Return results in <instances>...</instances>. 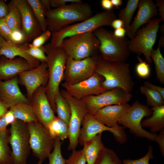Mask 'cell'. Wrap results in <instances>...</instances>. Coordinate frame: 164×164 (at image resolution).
<instances>
[{"label": "cell", "instance_id": "cell-1", "mask_svg": "<svg viewBox=\"0 0 164 164\" xmlns=\"http://www.w3.org/2000/svg\"><path fill=\"white\" fill-rule=\"evenodd\" d=\"M47 56L49 72L47 84L45 87L46 94L54 113L56 109L54 98L60 91V85L63 80L67 56L61 46H53L48 43L43 46Z\"/></svg>", "mask_w": 164, "mask_h": 164}, {"label": "cell", "instance_id": "cell-2", "mask_svg": "<svg viewBox=\"0 0 164 164\" xmlns=\"http://www.w3.org/2000/svg\"><path fill=\"white\" fill-rule=\"evenodd\" d=\"M45 16L47 30L52 33L74 22L90 18L93 16V11L87 3L73 2L46 11Z\"/></svg>", "mask_w": 164, "mask_h": 164}, {"label": "cell", "instance_id": "cell-3", "mask_svg": "<svg viewBox=\"0 0 164 164\" xmlns=\"http://www.w3.org/2000/svg\"><path fill=\"white\" fill-rule=\"evenodd\" d=\"M95 72L104 78L102 84L107 91L119 87L127 92H132L134 83L129 64L98 58Z\"/></svg>", "mask_w": 164, "mask_h": 164}, {"label": "cell", "instance_id": "cell-4", "mask_svg": "<svg viewBox=\"0 0 164 164\" xmlns=\"http://www.w3.org/2000/svg\"><path fill=\"white\" fill-rule=\"evenodd\" d=\"M117 18L113 9L98 12L86 20L68 26L52 33L50 43L53 46H61L64 39L75 35L93 32L103 26H111L112 22Z\"/></svg>", "mask_w": 164, "mask_h": 164}, {"label": "cell", "instance_id": "cell-5", "mask_svg": "<svg viewBox=\"0 0 164 164\" xmlns=\"http://www.w3.org/2000/svg\"><path fill=\"white\" fill-rule=\"evenodd\" d=\"M93 33L100 43L99 51L101 59L109 61L125 62L129 55V40L125 37L118 38L113 32L101 27Z\"/></svg>", "mask_w": 164, "mask_h": 164}, {"label": "cell", "instance_id": "cell-6", "mask_svg": "<svg viewBox=\"0 0 164 164\" xmlns=\"http://www.w3.org/2000/svg\"><path fill=\"white\" fill-rule=\"evenodd\" d=\"M61 46L67 56L79 60L93 56L99 50L100 43L93 32H90L66 38Z\"/></svg>", "mask_w": 164, "mask_h": 164}, {"label": "cell", "instance_id": "cell-7", "mask_svg": "<svg viewBox=\"0 0 164 164\" xmlns=\"http://www.w3.org/2000/svg\"><path fill=\"white\" fill-rule=\"evenodd\" d=\"M9 142L13 164H26L31 149L27 123L16 119L11 124Z\"/></svg>", "mask_w": 164, "mask_h": 164}, {"label": "cell", "instance_id": "cell-8", "mask_svg": "<svg viewBox=\"0 0 164 164\" xmlns=\"http://www.w3.org/2000/svg\"><path fill=\"white\" fill-rule=\"evenodd\" d=\"M161 21L160 18L151 19L146 25L138 30L135 36L129 40L130 52L143 54L149 63L152 61L150 54L156 41Z\"/></svg>", "mask_w": 164, "mask_h": 164}, {"label": "cell", "instance_id": "cell-9", "mask_svg": "<svg viewBox=\"0 0 164 164\" xmlns=\"http://www.w3.org/2000/svg\"><path fill=\"white\" fill-rule=\"evenodd\" d=\"M152 112L148 106L136 100L118 120V123L128 128L130 132L137 137L155 141L156 134L145 130L141 125L143 118L149 117Z\"/></svg>", "mask_w": 164, "mask_h": 164}, {"label": "cell", "instance_id": "cell-10", "mask_svg": "<svg viewBox=\"0 0 164 164\" xmlns=\"http://www.w3.org/2000/svg\"><path fill=\"white\" fill-rule=\"evenodd\" d=\"M27 124L31 149L34 156L43 161L53 149L54 140L48 129L39 121Z\"/></svg>", "mask_w": 164, "mask_h": 164}, {"label": "cell", "instance_id": "cell-11", "mask_svg": "<svg viewBox=\"0 0 164 164\" xmlns=\"http://www.w3.org/2000/svg\"><path fill=\"white\" fill-rule=\"evenodd\" d=\"M132 97L131 93L116 87L97 95L86 97L80 100L85 106L87 113L93 115L105 106L127 103Z\"/></svg>", "mask_w": 164, "mask_h": 164}, {"label": "cell", "instance_id": "cell-12", "mask_svg": "<svg viewBox=\"0 0 164 164\" xmlns=\"http://www.w3.org/2000/svg\"><path fill=\"white\" fill-rule=\"evenodd\" d=\"M98 58L92 56L77 60L67 56L64 71V83L74 84L91 77L95 73Z\"/></svg>", "mask_w": 164, "mask_h": 164}, {"label": "cell", "instance_id": "cell-13", "mask_svg": "<svg viewBox=\"0 0 164 164\" xmlns=\"http://www.w3.org/2000/svg\"><path fill=\"white\" fill-rule=\"evenodd\" d=\"M60 91L70 108L68 137L69 143L67 149L72 151L75 149L78 145L80 127L84 117L87 112L85 106L80 100L73 97L65 90H62Z\"/></svg>", "mask_w": 164, "mask_h": 164}, {"label": "cell", "instance_id": "cell-14", "mask_svg": "<svg viewBox=\"0 0 164 164\" xmlns=\"http://www.w3.org/2000/svg\"><path fill=\"white\" fill-rule=\"evenodd\" d=\"M82 125L78 138V143L81 145L83 146L84 142L90 141L98 134L106 131L112 133L116 140L120 143H123L126 141V134L104 125L93 115L88 113L84 117Z\"/></svg>", "mask_w": 164, "mask_h": 164}, {"label": "cell", "instance_id": "cell-15", "mask_svg": "<svg viewBox=\"0 0 164 164\" xmlns=\"http://www.w3.org/2000/svg\"><path fill=\"white\" fill-rule=\"evenodd\" d=\"M49 76L47 65L45 62H41L37 67L22 71L18 74L19 83L25 87L27 97L29 100L38 88L46 86Z\"/></svg>", "mask_w": 164, "mask_h": 164}, {"label": "cell", "instance_id": "cell-16", "mask_svg": "<svg viewBox=\"0 0 164 164\" xmlns=\"http://www.w3.org/2000/svg\"><path fill=\"white\" fill-rule=\"evenodd\" d=\"M104 78L95 72L90 78L78 83L70 85L64 82L61 86L69 94L79 100L86 97L96 95L107 91L102 86Z\"/></svg>", "mask_w": 164, "mask_h": 164}, {"label": "cell", "instance_id": "cell-17", "mask_svg": "<svg viewBox=\"0 0 164 164\" xmlns=\"http://www.w3.org/2000/svg\"><path fill=\"white\" fill-rule=\"evenodd\" d=\"M13 1L21 13L25 43H29L42 34L41 29L27 0Z\"/></svg>", "mask_w": 164, "mask_h": 164}, {"label": "cell", "instance_id": "cell-18", "mask_svg": "<svg viewBox=\"0 0 164 164\" xmlns=\"http://www.w3.org/2000/svg\"><path fill=\"white\" fill-rule=\"evenodd\" d=\"M29 101L39 121L47 129L56 116L47 96L45 87L41 86L38 88Z\"/></svg>", "mask_w": 164, "mask_h": 164}, {"label": "cell", "instance_id": "cell-19", "mask_svg": "<svg viewBox=\"0 0 164 164\" xmlns=\"http://www.w3.org/2000/svg\"><path fill=\"white\" fill-rule=\"evenodd\" d=\"M130 106L128 103L108 105L99 109L93 115L104 125L126 134L123 127L118 125V120Z\"/></svg>", "mask_w": 164, "mask_h": 164}, {"label": "cell", "instance_id": "cell-20", "mask_svg": "<svg viewBox=\"0 0 164 164\" xmlns=\"http://www.w3.org/2000/svg\"><path fill=\"white\" fill-rule=\"evenodd\" d=\"M157 7L152 0H139L137 14L126 31L129 38L131 39L135 36L141 26L158 15Z\"/></svg>", "mask_w": 164, "mask_h": 164}, {"label": "cell", "instance_id": "cell-21", "mask_svg": "<svg viewBox=\"0 0 164 164\" xmlns=\"http://www.w3.org/2000/svg\"><path fill=\"white\" fill-rule=\"evenodd\" d=\"M17 76L10 80H0V100L9 108L17 104L30 101L21 92Z\"/></svg>", "mask_w": 164, "mask_h": 164}, {"label": "cell", "instance_id": "cell-22", "mask_svg": "<svg viewBox=\"0 0 164 164\" xmlns=\"http://www.w3.org/2000/svg\"><path fill=\"white\" fill-rule=\"evenodd\" d=\"M2 56L0 58V80H10L21 72L34 68L21 57L10 59Z\"/></svg>", "mask_w": 164, "mask_h": 164}, {"label": "cell", "instance_id": "cell-23", "mask_svg": "<svg viewBox=\"0 0 164 164\" xmlns=\"http://www.w3.org/2000/svg\"><path fill=\"white\" fill-rule=\"evenodd\" d=\"M25 43L17 45L7 41L0 49V55L10 59L19 56L26 60L33 68L38 67L40 63L39 60L34 58L24 50Z\"/></svg>", "mask_w": 164, "mask_h": 164}, {"label": "cell", "instance_id": "cell-24", "mask_svg": "<svg viewBox=\"0 0 164 164\" xmlns=\"http://www.w3.org/2000/svg\"><path fill=\"white\" fill-rule=\"evenodd\" d=\"M150 117L142 120L141 125L143 128H149L152 133L158 132L164 129V105L152 107Z\"/></svg>", "mask_w": 164, "mask_h": 164}, {"label": "cell", "instance_id": "cell-25", "mask_svg": "<svg viewBox=\"0 0 164 164\" xmlns=\"http://www.w3.org/2000/svg\"><path fill=\"white\" fill-rule=\"evenodd\" d=\"M87 164H94L99 154L105 147L102 140V133L96 135L83 144Z\"/></svg>", "mask_w": 164, "mask_h": 164}, {"label": "cell", "instance_id": "cell-26", "mask_svg": "<svg viewBox=\"0 0 164 164\" xmlns=\"http://www.w3.org/2000/svg\"><path fill=\"white\" fill-rule=\"evenodd\" d=\"M9 109L12 111L16 119L27 123L39 121L29 104L20 103L13 106Z\"/></svg>", "mask_w": 164, "mask_h": 164}, {"label": "cell", "instance_id": "cell-27", "mask_svg": "<svg viewBox=\"0 0 164 164\" xmlns=\"http://www.w3.org/2000/svg\"><path fill=\"white\" fill-rule=\"evenodd\" d=\"M47 129L54 140L58 138L63 141L68 137L69 125L57 116L49 125Z\"/></svg>", "mask_w": 164, "mask_h": 164}, {"label": "cell", "instance_id": "cell-28", "mask_svg": "<svg viewBox=\"0 0 164 164\" xmlns=\"http://www.w3.org/2000/svg\"><path fill=\"white\" fill-rule=\"evenodd\" d=\"M54 103L57 117L69 125L71 115L70 106L60 91L55 96Z\"/></svg>", "mask_w": 164, "mask_h": 164}, {"label": "cell", "instance_id": "cell-29", "mask_svg": "<svg viewBox=\"0 0 164 164\" xmlns=\"http://www.w3.org/2000/svg\"><path fill=\"white\" fill-rule=\"evenodd\" d=\"M8 5L9 11L5 19L6 22L12 31H22L21 16L19 9L14 4L13 0Z\"/></svg>", "mask_w": 164, "mask_h": 164}, {"label": "cell", "instance_id": "cell-30", "mask_svg": "<svg viewBox=\"0 0 164 164\" xmlns=\"http://www.w3.org/2000/svg\"><path fill=\"white\" fill-rule=\"evenodd\" d=\"M139 0H128L125 7L121 9L117 16L118 19L121 20L123 27L127 31L131 24L133 15L138 8Z\"/></svg>", "mask_w": 164, "mask_h": 164}, {"label": "cell", "instance_id": "cell-31", "mask_svg": "<svg viewBox=\"0 0 164 164\" xmlns=\"http://www.w3.org/2000/svg\"><path fill=\"white\" fill-rule=\"evenodd\" d=\"M7 129L0 131V163L13 164L12 152L8 146L9 138Z\"/></svg>", "mask_w": 164, "mask_h": 164}, {"label": "cell", "instance_id": "cell-32", "mask_svg": "<svg viewBox=\"0 0 164 164\" xmlns=\"http://www.w3.org/2000/svg\"><path fill=\"white\" fill-rule=\"evenodd\" d=\"M41 29L42 33L47 30L45 16L47 11L42 5L40 0H27Z\"/></svg>", "mask_w": 164, "mask_h": 164}, {"label": "cell", "instance_id": "cell-33", "mask_svg": "<svg viewBox=\"0 0 164 164\" xmlns=\"http://www.w3.org/2000/svg\"><path fill=\"white\" fill-rule=\"evenodd\" d=\"M151 58L154 62L156 77L162 84L164 83V58L160 50V47L153 49L150 54Z\"/></svg>", "mask_w": 164, "mask_h": 164}, {"label": "cell", "instance_id": "cell-34", "mask_svg": "<svg viewBox=\"0 0 164 164\" xmlns=\"http://www.w3.org/2000/svg\"><path fill=\"white\" fill-rule=\"evenodd\" d=\"M139 90L146 97L149 106L154 107L164 105V99L157 92L144 85L141 86Z\"/></svg>", "mask_w": 164, "mask_h": 164}, {"label": "cell", "instance_id": "cell-35", "mask_svg": "<svg viewBox=\"0 0 164 164\" xmlns=\"http://www.w3.org/2000/svg\"><path fill=\"white\" fill-rule=\"evenodd\" d=\"M94 164H122V162L115 152L105 147Z\"/></svg>", "mask_w": 164, "mask_h": 164}, {"label": "cell", "instance_id": "cell-36", "mask_svg": "<svg viewBox=\"0 0 164 164\" xmlns=\"http://www.w3.org/2000/svg\"><path fill=\"white\" fill-rule=\"evenodd\" d=\"M63 142L58 138L54 140V146L53 152L48 156L49 164H65L66 159L63 157L61 151Z\"/></svg>", "mask_w": 164, "mask_h": 164}, {"label": "cell", "instance_id": "cell-37", "mask_svg": "<svg viewBox=\"0 0 164 164\" xmlns=\"http://www.w3.org/2000/svg\"><path fill=\"white\" fill-rule=\"evenodd\" d=\"M29 43H25L24 50L25 51L34 58L40 62H46L47 56L45 53L43 46L39 47H30Z\"/></svg>", "mask_w": 164, "mask_h": 164}, {"label": "cell", "instance_id": "cell-38", "mask_svg": "<svg viewBox=\"0 0 164 164\" xmlns=\"http://www.w3.org/2000/svg\"><path fill=\"white\" fill-rule=\"evenodd\" d=\"M84 149L78 150H72L71 154L67 159H66L65 164H86Z\"/></svg>", "mask_w": 164, "mask_h": 164}, {"label": "cell", "instance_id": "cell-39", "mask_svg": "<svg viewBox=\"0 0 164 164\" xmlns=\"http://www.w3.org/2000/svg\"><path fill=\"white\" fill-rule=\"evenodd\" d=\"M138 59L139 62L136 65L135 67V71L139 77L142 78L149 77L150 73L149 64L146 62L143 61L138 56Z\"/></svg>", "mask_w": 164, "mask_h": 164}, {"label": "cell", "instance_id": "cell-40", "mask_svg": "<svg viewBox=\"0 0 164 164\" xmlns=\"http://www.w3.org/2000/svg\"><path fill=\"white\" fill-rule=\"evenodd\" d=\"M149 151L147 154L142 157L135 160L129 159L123 160L122 164H149L150 159L153 158V149L151 145L148 147Z\"/></svg>", "mask_w": 164, "mask_h": 164}, {"label": "cell", "instance_id": "cell-41", "mask_svg": "<svg viewBox=\"0 0 164 164\" xmlns=\"http://www.w3.org/2000/svg\"><path fill=\"white\" fill-rule=\"evenodd\" d=\"M12 31L9 26L5 19H0V35L6 41L12 43Z\"/></svg>", "mask_w": 164, "mask_h": 164}, {"label": "cell", "instance_id": "cell-42", "mask_svg": "<svg viewBox=\"0 0 164 164\" xmlns=\"http://www.w3.org/2000/svg\"><path fill=\"white\" fill-rule=\"evenodd\" d=\"M52 33L48 30L34 39L31 43L29 44L30 47H39L43 46L44 43L47 41L50 37Z\"/></svg>", "mask_w": 164, "mask_h": 164}, {"label": "cell", "instance_id": "cell-43", "mask_svg": "<svg viewBox=\"0 0 164 164\" xmlns=\"http://www.w3.org/2000/svg\"><path fill=\"white\" fill-rule=\"evenodd\" d=\"M12 43L17 45H21L25 43L24 36L21 31H12Z\"/></svg>", "mask_w": 164, "mask_h": 164}, {"label": "cell", "instance_id": "cell-44", "mask_svg": "<svg viewBox=\"0 0 164 164\" xmlns=\"http://www.w3.org/2000/svg\"><path fill=\"white\" fill-rule=\"evenodd\" d=\"M82 2L80 0H50L51 6L56 8L63 6L67 3L79 2Z\"/></svg>", "mask_w": 164, "mask_h": 164}, {"label": "cell", "instance_id": "cell-45", "mask_svg": "<svg viewBox=\"0 0 164 164\" xmlns=\"http://www.w3.org/2000/svg\"><path fill=\"white\" fill-rule=\"evenodd\" d=\"M155 141L158 144L160 151L162 155L164 156V130H161L160 133L158 135H155Z\"/></svg>", "mask_w": 164, "mask_h": 164}, {"label": "cell", "instance_id": "cell-46", "mask_svg": "<svg viewBox=\"0 0 164 164\" xmlns=\"http://www.w3.org/2000/svg\"><path fill=\"white\" fill-rule=\"evenodd\" d=\"M9 11V7L3 0H0V19H5Z\"/></svg>", "mask_w": 164, "mask_h": 164}, {"label": "cell", "instance_id": "cell-47", "mask_svg": "<svg viewBox=\"0 0 164 164\" xmlns=\"http://www.w3.org/2000/svg\"><path fill=\"white\" fill-rule=\"evenodd\" d=\"M144 86L158 93L164 99V88L154 85L148 81L144 83Z\"/></svg>", "mask_w": 164, "mask_h": 164}, {"label": "cell", "instance_id": "cell-48", "mask_svg": "<svg viewBox=\"0 0 164 164\" xmlns=\"http://www.w3.org/2000/svg\"><path fill=\"white\" fill-rule=\"evenodd\" d=\"M156 6L158 7V15L160 17L161 21L164 22V1L163 0H157L156 2Z\"/></svg>", "mask_w": 164, "mask_h": 164}, {"label": "cell", "instance_id": "cell-49", "mask_svg": "<svg viewBox=\"0 0 164 164\" xmlns=\"http://www.w3.org/2000/svg\"><path fill=\"white\" fill-rule=\"evenodd\" d=\"M101 3L102 9L105 11L110 10L113 9L114 6L111 0H102Z\"/></svg>", "mask_w": 164, "mask_h": 164}, {"label": "cell", "instance_id": "cell-50", "mask_svg": "<svg viewBox=\"0 0 164 164\" xmlns=\"http://www.w3.org/2000/svg\"><path fill=\"white\" fill-rule=\"evenodd\" d=\"M4 116L9 125L12 124L16 119L12 111L9 110H8Z\"/></svg>", "mask_w": 164, "mask_h": 164}, {"label": "cell", "instance_id": "cell-51", "mask_svg": "<svg viewBox=\"0 0 164 164\" xmlns=\"http://www.w3.org/2000/svg\"><path fill=\"white\" fill-rule=\"evenodd\" d=\"M126 33V29L123 27H121L114 29L113 34L116 37L121 38L125 37Z\"/></svg>", "mask_w": 164, "mask_h": 164}, {"label": "cell", "instance_id": "cell-52", "mask_svg": "<svg viewBox=\"0 0 164 164\" xmlns=\"http://www.w3.org/2000/svg\"><path fill=\"white\" fill-rule=\"evenodd\" d=\"M123 24L122 21L121 20L116 19L114 20L111 22V26L114 29L123 27Z\"/></svg>", "mask_w": 164, "mask_h": 164}, {"label": "cell", "instance_id": "cell-53", "mask_svg": "<svg viewBox=\"0 0 164 164\" xmlns=\"http://www.w3.org/2000/svg\"><path fill=\"white\" fill-rule=\"evenodd\" d=\"M9 108L0 100V118L5 115Z\"/></svg>", "mask_w": 164, "mask_h": 164}, {"label": "cell", "instance_id": "cell-54", "mask_svg": "<svg viewBox=\"0 0 164 164\" xmlns=\"http://www.w3.org/2000/svg\"><path fill=\"white\" fill-rule=\"evenodd\" d=\"M164 24L161 25L160 27V32L161 34V36L159 40L158 46L160 47L164 46Z\"/></svg>", "mask_w": 164, "mask_h": 164}, {"label": "cell", "instance_id": "cell-55", "mask_svg": "<svg viewBox=\"0 0 164 164\" xmlns=\"http://www.w3.org/2000/svg\"><path fill=\"white\" fill-rule=\"evenodd\" d=\"M40 1L42 5L47 11L51 9L50 0H40Z\"/></svg>", "mask_w": 164, "mask_h": 164}, {"label": "cell", "instance_id": "cell-56", "mask_svg": "<svg viewBox=\"0 0 164 164\" xmlns=\"http://www.w3.org/2000/svg\"><path fill=\"white\" fill-rule=\"evenodd\" d=\"M8 125L4 116L0 118V131L6 129Z\"/></svg>", "mask_w": 164, "mask_h": 164}, {"label": "cell", "instance_id": "cell-57", "mask_svg": "<svg viewBox=\"0 0 164 164\" xmlns=\"http://www.w3.org/2000/svg\"><path fill=\"white\" fill-rule=\"evenodd\" d=\"M111 1L113 6L118 9L122 5L123 2L122 0H111Z\"/></svg>", "mask_w": 164, "mask_h": 164}, {"label": "cell", "instance_id": "cell-58", "mask_svg": "<svg viewBox=\"0 0 164 164\" xmlns=\"http://www.w3.org/2000/svg\"><path fill=\"white\" fill-rule=\"evenodd\" d=\"M6 42L7 41L0 35V49Z\"/></svg>", "mask_w": 164, "mask_h": 164}, {"label": "cell", "instance_id": "cell-59", "mask_svg": "<svg viewBox=\"0 0 164 164\" xmlns=\"http://www.w3.org/2000/svg\"><path fill=\"white\" fill-rule=\"evenodd\" d=\"M43 162V161L39 160L38 163L37 164H41Z\"/></svg>", "mask_w": 164, "mask_h": 164}, {"label": "cell", "instance_id": "cell-60", "mask_svg": "<svg viewBox=\"0 0 164 164\" xmlns=\"http://www.w3.org/2000/svg\"><path fill=\"white\" fill-rule=\"evenodd\" d=\"M0 164H1L0 163Z\"/></svg>", "mask_w": 164, "mask_h": 164}, {"label": "cell", "instance_id": "cell-61", "mask_svg": "<svg viewBox=\"0 0 164 164\" xmlns=\"http://www.w3.org/2000/svg\"></svg>", "mask_w": 164, "mask_h": 164}]
</instances>
